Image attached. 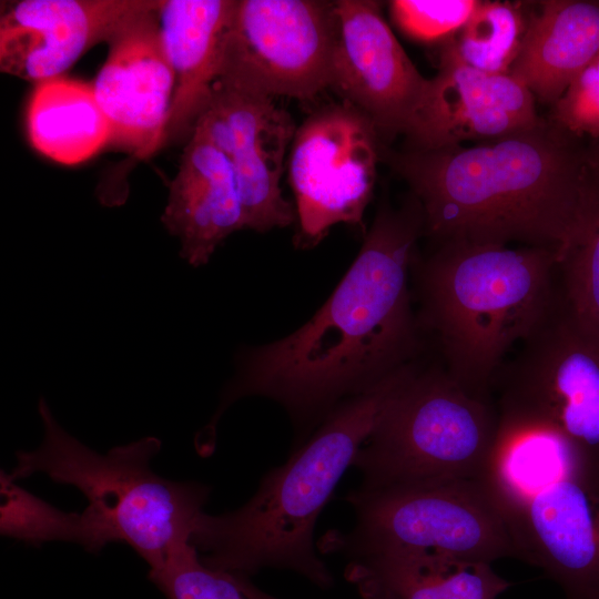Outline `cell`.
Masks as SVG:
<instances>
[{
	"instance_id": "6da1fadb",
	"label": "cell",
	"mask_w": 599,
	"mask_h": 599,
	"mask_svg": "<svg viewBox=\"0 0 599 599\" xmlns=\"http://www.w3.org/2000/svg\"><path fill=\"white\" fill-rule=\"evenodd\" d=\"M424 234L423 211L412 193L399 207L383 203L326 304L295 333L243 356L222 407L263 395L307 419L413 364L417 325L408 273Z\"/></svg>"
},
{
	"instance_id": "7a4b0ae2",
	"label": "cell",
	"mask_w": 599,
	"mask_h": 599,
	"mask_svg": "<svg viewBox=\"0 0 599 599\" xmlns=\"http://www.w3.org/2000/svg\"><path fill=\"white\" fill-rule=\"evenodd\" d=\"M550 119L470 146L399 150L383 143L382 163L419 202L425 234L558 250L573 223L586 173L585 150Z\"/></svg>"
},
{
	"instance_id": "3957f363",
	"label": "cell",
	"mask_w": 599,
	"mask_h": 599,
	"mask_svg": "<svg viewBox=\"0 0 599 599\" xmlns=\"http://www.w3.org/2000/svg\"><path fill=\"white\" fill-rule=\"evenodd\" d=\"M407 368L335 406L285 464L262 478L245 505L216 516L202 512L191 538L201 560L247 578L263 568L288 569L331 587L333 577L314 546L317 517Z\"/></svg>"
},
{
	"instance_id": "277c9868",
	"label": "cell",
	"mask_w": 599,
	"mask_h": 599,
	"mask_svg": "<svg viewBox=\"0 0 599 599\" xmlns=\"http://www.w3.org/2000/svg\"><path fill=\"white\" fill-rule=\"evenodd\" d=\"M437 244L420 270L422 318L438 339L444 368L467 388L493 395L508 352L558 297L557 250L457 240Z\"/></svg>"
},
{
	"instance_id": "5b68a950",
	"label": "cell",
	"mask_w": 599,
	"mask_h": 599,
	"mask_svg": "<svg viewBox=\"0 0 599 599\" xmlns=\"http://www.w3.org/2000/svg\"><path fill=\"white\" fill-rule=\"evenodd\" d=\"M38 410L43 440L34 450L16 453L17 465L8 473L12 480L42 473L55 483L74 486L88 499L85 510L108 542L129 545L150 569L191 544L210 487L156 475L150 461L160 451V439L144 437L103 455L68 434L44 398Z\"/></svg>"
},
{
	"instance_id": "8992f818",
	"label": "cell",
	"mask_w": 599,
	"mask_h": 599,
	"mask_svg": "<svg viewBox=\"0 0 599 599\" xmlns=\"http://www.w3.org/2000/svg\"><path fill=\"white\" fill-rule=\"evenodd\" d=\"M498 424L493 395L467 388L443 365L413 364L353 460L359 487L484 478Z\"/></svg>"
},
{
	"instance_id": "52a82bcc",
	"label": "cell",
	"mask_w": 599,
	"mask_h": 599,
	"mask_svg": "<svg viewBox=\"0 0 599 599\" xmlns=\"http://www.w3.org/2000/svg\"><path fill=\"white\" fill-rule=\"evenodd\" d=\"M345 500L355 512V525L345 534H326L319 541L322 552L353 559L437 552L489 564L521 558L484 478L358 487Z\"/></svg>"
},
{
	"instance_id": "ba28073f",
	"label": "cell",
	"mask_w": 599,
	"mask_h": 599,
	"mask_svg": "<svg viewBox=\"0 0 599 599\" xmlns=\"http://www.w3.org/2000/svg\"><path fill=\"white\" fill-rule=\"evenodd\" d=\"M496 375V404L560 433L599 466V336L581 325L560 292L545 318Z\"/></svg>"
},
{
	"instance_id": "9c48e42d",
	"label": "cell",
	"mask_w": 599,
	"mask_h": 599,
	"mask_svg": "<svg viewBox=\"0 0 599 599\" xmlns=\"http://www.w3.org/2000/svg\"><path fill=\"white\" fill-rule=\"evenodd\" d=\"M335 37L334 1L235 0L219 77L312 100L331 87Z\"/></svg>"
},
{
	"instance_id": "30bf717a",
	"label": "cell",
	"mask_w": 599,
	"mask_h": 599,
	"mask_svg": "<svg viewBox=\"0 0 599 599\" xmlns=\"http://www.w3.org/2000/svg\"><path fill=\"white\" fill-rule=\"evenodd\" d=\"M383 143L374 123L342 100L316 110L297 126L287 175L298 245H316L339 223L363 226Z\"/></svg>"
},
{
	"instance_id": "8fae6325",
	"label": "cell",
	"mask_w": 599,
	"mask_h": 599,
	"mask_svg": "<svg viewBox=\"0 0 599 599\" xmlns=\"http://www.w3.org/2000/svg\"><path fill=\"white\" fill-rule=\"evenodd\" d=\"M297 126L275 99L219 77L195 130L230 161L246 229L263 233L296 220L281 177Z\"/></svg>"
},
{
	"instance_id": "7c38bea8",
	"label": "cell",
	"mask_w": 599,
	"mask_h": 599,
	"mask_svg": "<svg viewBox=\"0 0 599 599\" xmlns=\"http://www.w3.org/2000/svg\"><path fill=\"white\" fill-rule=\"evenodd\" d=\"M336 37L329 89L364 113L384 143L413 129L430 79L409 59L373 0L334 1Z\"/></svg>"
},
{
	"instance_id": "4fadbf2b",
	"label": "cell",
	"mask_w": 599,
	"mask_h": 599,
	"mask_svg": "<svg viewBox=\"0 0 599 599\" xmlns=\"http://www.w3.org/2000/svg\"><path fill=\"white\" fill-rule=\"evenodd\" d=\"M520 557L567 599H599V466L579 458L509 516Z\"/></svg>"
},
{
	"instance_id": "5bb4252c",
	"label": "cell",
	"mask_w": 599,
	"mask_h": 599,
	"mask_svg": "<svg viewBox=\"0 0 599 599\" xmlns=\"http://www.w3.org/2000/svg\"><path fill=\"white\" fill-rule=\"evenodd\" d=\"M535 101L509 73H488L465 63L449 39L441 45L437 73L405 148L438 149L517 133L541 121Z\"/></svg>"
},
{
	"instance_id": "9a60e30c",
	"label": "cell",
	"mask_w": 599,
	"mask_h": 599,
	"mask_svg": "<svg viewBox=\"0 0 599 599\" xmlns=\"http://www.w3.org/2000/svg\"><path fill=\"white\" fill-rule=\"evenodd\" d=\"M160 0H20L0 16L1 71L28 81L61 77L90 48L108 42Z\"/></svg>"
},
{
	"instance_id": "2e32d148",
	"label": "cell",
	"mask_w": 599,
	"mask_h": 599,
	"mask_svg": "<svg viewBox=\"0 0 599 599\" xmlns=\"http://www.w3.org/2000/svg\"><path fill=\"white\" fill-rule=\"evenodd\" d=\"M160 4L132 18L114 33L92 83L110 125V143L139 158L162 146L175 89L160 33Z\"/></svg>"
},
{
	"instance_id": "e0dca14e",
	"label": "cell",
	"mask_w": 599,
	"mask_h": 599,
	"mask_svg": "<svg viewBox=\"0 0 599 599\" xmlns=\"http://www.w3.org/2000/svg\"><path fill=\"white\" fill-rule=\"evenodd\" d=\"M161 220L192 266L206 264L229 235L246 229L233 167L197 131L185 143Z\"/></svg>"
},
{
	"instance_id": "ac0fdd59",
	"label": "cell",
	"mask_w": 599,
	"mask_h": 599,
	"mask_svg": "<svg viewBox=\"0 0 599 599\" xmlns=\"http://www.w3.org/2000/svg\"><path fill=\"white\" fill-rule=\"evenodd\" d=\"M235 0H161L162 43L175 77L163 142L185 143L220 75L224 38Z\"/></svg>"
},
{
	"instance_id": "d6986e66",
	"label": "cell",
	"mask_w": 599,
	"mask_h": 599,
	"mask_svg": "<svg viewBox=\"0 0 599 599\" xmlns=\"http://www.w3.org/2000/svg\"><path fill=\"white\" fill-rule=\"evenodd\" d=\"M599 55V3L550 0L527 23L509 74L551 106Z\"/></svg>"
},
{
	"instance_id": "ffe728a7",
	"label": "cell",
	"mask_w": 599,
	"mask_h": 599,
	"mask_svg": "<svg viewBox=\"0 0 599 599\" xmlns=\"http://www.w3.org/2000/svg\"><path fill=\"white\" fill-rule=\"evenodd\" d=\"M346 578L365 599H497L511 586L489 562L437 552L354 559Z\"/></svg>"
},
{
	"instance_id": "44dd1931",
	"label": "cell",
	"mask_w": 599,
	"mask_h": 599,
	"mask_svg": "<svg viewBox=\"0 0 599 599\" xmlns=\"http://www.w3.org/2000/svg\"><path fill=\"white\" fill-rule=\"evenodd\" d=\"M27 129L39 153L64 165L87 161L111 139L92 84L63 75L35 84L28 103Z\"/></svg>"
},
{
	"instance_id": "7402d4cb",
	"label": "cell",
	"mask_w": 599,
	"mask_h": 599,
	"mask_svg": "<svg viewBox=\"0 0 599 599\" xmlns=\"http://www.w3.org/2000/svg\"><path fill=\"white\" fill-rule=\"evenodd\" d=\"M557 254L565 305L599 336V171L588 164L573 223Z\"/></svg>"
},
{
	"instance_id": "603a6c76",
	"label": "cell",
	"mask_w": 599,
	"mask_h": 599,
	"mask_svg": "<svg viewBox=\"0 0 599 599\" xmlns=\"http://www.w3.org/2000/svg\"><path fill=\"white\" fill-rule=\"evenodd\" d=\"M0 495L2 536L37 547L49 541H70L91 552H98L109 544L85 509L82 512L63 511L20 487L3 470Z\"/></svg>"
},
{
	"instance_id": "cb8c5ba5",
	"label": "cell",
	"mask_w": 599,
	"mask_h": 599,
	"mask_svg": "<svg viewBox=\"0 0 599 599\" xmlns=\"http://www.w3.org/2000/svg\"><path fill=\"white\" fill-rule=\"evenodd\" d=\"M521 6L509 1H479L450 39L460 59L488 73L506 74L519 53L527 29Z\"/></svg>"
},
{
	"instance_id": "d4e9b609",
	"label": "cell",
	"mask_w": 599,
	"mask_h": 599,
	"mask_svg": "<svg viewBox=\"0 0 599 599\" xmlns=\"http://www.w3.org/2000/svg\"><path fill=\"white\" fill-rule=\"evenodd\" d=\"M149 579L166 599H247L233 576L206 566L187 544L166 561L149 570Z\"/></svg>"
},
{
	"instance_id": "484cf974",
	"label": "cell",
	"mask_w": 599,
	"mask_h": 599,
	"mask_svg": "<svg viewBox=\"0 0 599 599\" xmlns=\"http://www.w3.org/2000/svg\"><path fill=\"white\" fill-rule=\"evenodd\" d=\"M477 0H393L388 2L394 24L422 43L446 42L469 20Z\"/></svg>"
},
{
	"instance_id": "4316f807",
	"label": "cell",
	"mask_w": 599,
	"mask_h": 599,
	"mask_svg": "<svg viewBox=\"0 0 599 599\" xmlns=\"http://www.w3.org/2000/svg\"><path fill=\"white\" fill-rule=\"evenodd\" d=\"M576 138L599 142V55L570 83L549 118Z\"/></svg>"
},
{
	"instance_id": "83f0119b",
	"label": "cell",
	"mask_w": 599,
	"mask_h": 599,
	"mask_svg": "<svg viewBox=\"0 0 599 599\" xmlns=\"http://www.w3.org/2000/svg\"><path fill=\"white\" fill-rule=\"evenodd\" d=\"M235 582L245 595L247 599H277L253 585L247 577L240 575H232Z\"/></svg>"
},
{
	"instance_id": "f1b7e54d",
	"label": "cell",
	"mask_w": 599,
	"mask_h": 599,
	"mask_svg": "<svg viewBox=\"0 0 599 599\" xmlns=\"http://www.w3.org/2000/svg\"><path fill=\"white\" fill-rule=\"evenodd\" d=\"M585 159L589 166L599 171V142L591 141L590 145L585 149Z\"/></svg>"
}]
</instances>
